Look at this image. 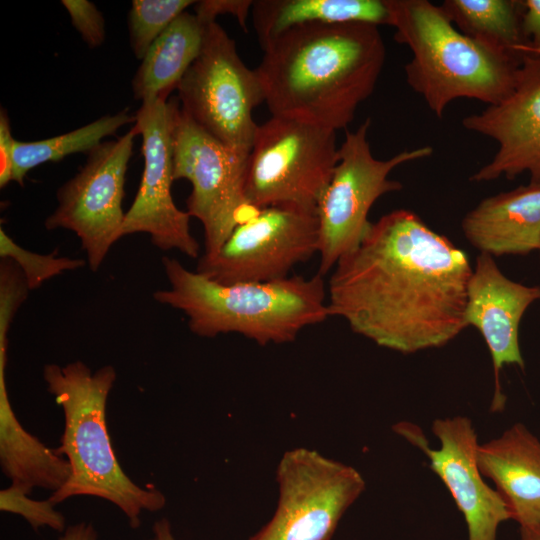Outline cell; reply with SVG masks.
Returning a JSON list of instances; mask_svg holds the SVG:
<instances>
[{"label": "cell", "mask_w": 540, "mask_h": 540, "mask_svg": "<svg viewBox=\"0 0 540 540\" xmlns=\"http://www.w3.org/2000/svg\"><path fill=\"white\" fill-rule=\"evenodd\" d=\"M251 13L262 48L278 35L298 26L389 24L385 0H258L254 1Z\"/></svg>", "instance_id": "20"}, {"label": "cell", "mask_w": 540, "mask_h": 540, "mask_svg": "<svg viewBox=\"0 0 540 540\" xmlns=\"http://www.w3.org/2000/svg\"><path fill=\"white\" fill-rule=\"evenodd\" d=\"M178 101L153 97L141 102L134 127L142 137L144 169L133 203L125 214L122 237L149 234L163 251L178 250L197 258L200 245L190 230V215L179 209L172 196V133Z\"/></svg>", "instance_id": "13"}, {"label": "cell", "mask_w": 540, "mask_h": 540, "mask_svg": "<svg viewBox=\"0 0 540 540\" xmlns=\"http://www.w3.org/2000/svg\"><path fill=\"white\" fill-rule=\"evenodd\" d=\"M520 540H540V524L520 526Z\"/></svg>", "instance_id": "33"}, {"label": "cell", "mask_w": 540, "mask_h": 540, "mask_svg": "<svg viewBox=\"0 0 540 540\" xmlns=\"http://www.w3.org/2000/svg\"><path fill=\"white\" fill-rule=\"evenodd\" d=\"M10 122L7 113L1 109L0 113V187H5L12 181L13 170V144Z\"/></svg>", "instance_id": "30"}, {"label": "cell", "mask_w": 540, "mask_h": 540, "mask_svg": "<svg viewBox=\"0 0 540 540\" xmlns=\"http://www.w3.org/2000/svg\"><path fill=\"white\" fill-rule=\"evenodd\" d=\"M370 124L367 118L356 130L346 132L337 165L316 208L318 273L322 276L360 244L377 199L402 189L399 181L389 178L392 170L433 154L431 146H422L403 150L387 160L376 159L368 141Z\"/></svg>", "instance_id": "7"}, {"label": "cell", "mask_w": 540, "mask_h": 540, "mask_svg": "<svg viewBox=\"0 0 540 540\" xmlns=\"http://www.w3.org/2000/svg\"><path fill=\"white\" fill-rule=\"evenodd\" d=\"M253 3L252 0H203L196 1L193 6L195 15L206 24L214 22L218 15L229 14L247 31V19Z\"/></svg>", "instance_id": "28"}, {"label": "cell", "mask_w": 540, "mask_h": 540, "mask_svg": "<svg viewBox=\"0 0 540 540\" xmlns=\"http://www.w3.org/2000/svg\"><path fill=\"white\" fill-rule=\"evenodd\" d=\"M61 3L83 41L90 48L102 45L105 40V21L96 6L87 0H62Z\"/></svg>", "instance_id": "27"}, {"label": "cell", "mask_w": 540, "mask_h": 540, "mask_svg": "<svg viewBox=\"0 0 540 540\" xmlns=\"http://www.w3.org/2000/svg\"><path fill=\"white\" fill-rule=\"evenodd\" d=\"M181 110L226 146L248 155L258 124L253 110L264 102L256 74L234 40L216 22L207 24L202 49L177 85Z\"/></svg>", "instance_id": "8"}, {"label": "cell", "mask_w": 540, "mask_h": 540, "mask_svg": "<svg viewBox=\"0 0 540 540\" xmlns=\"http://www.w3.org/2000/svg\"><path fill=\"white\" fill-rule=\"evenodd\" d=\"M136 117L129 109L113 115H104L97 120L52 138L24 142L14 140L12 181L23 185L28 171L46 162H57L64 157L78 153H89L107 136L114 135L126 124H135Z\"/></svg>", "instance_id": "23"}, {"label": "cell", "mask_w": 540, "mask_h": 540, "mask_svg": "<svg viewBox=\"0 0 540 540\" xmlns=\"http://www.w3.org/2000/svg\"><path fill=\"white\" fill-rule=\"evenodd\" d=\"M336 131L271 116L257 126L245 194L255 209L292 204L316 210L337 165Z\"/></svg>", "instance_id": "6"}, {"label": "cell", "mask_w": 540, "mask_h": 540, "mask_svg": "<svg viewBox=\"0 0 540 540\" xmlns=\"http://www.w3.org/2000/svg\"><path fill=\"white\" fill-rule=\"evenodd\" d=\"M539 255H540V250H539Z\"/></svg>", "instance_id": "34"}, {"label": "cell", "mask_w": 540, "mask_h": 540, "mask_svg": "<svg viewBox=\"0 0 540 540\" xmlns=\"http://www.w3.org/2000/svg\"><path fill=\"white\" fill-rule=\"evenodd\" d=\"M174 181L192 185L187 213L197 218L204 231L202 257L217 254L232 231L253 217L258 209L245 194L248 155L238 152L208 134L178 105L172 133Z\"/></svg>", "instance_id": "9"}, {"label": "cell", "mask_w": 540, "mask_h": 540, "mask_svg": "<svg viewBox=\"0 0 540 540\" xmlns=\"http://www.w3.org/2000/svg\"><path fill=\"white\" fill-rule=\"evenodd\" d=\"M207 24L195 13L183 12L154 41L132 79V91L141 102L165 97L198 57Z\"/></svg>", "instance_id": "21"}, {"label": "cell", "mask_w": 540, "mask_h": 540, "mask_svg": "<svg viewBox=\"0 0 540 540\" xmlns=\"http://www.w3.org/2000/svg\"><path fill=\"white\" fill-rule=\"evenodd\" d=\"M466 240L493 257L540 250V183L482 199L461 221Z\"/></svg>", "instance_id": "18"}, {"label": "cell", "mask_w": 540, "mask_h": 540, "mask_svg": "<svg viewBox=\"0 0 540 540\" xmlns=\"http://www.w3.org/2000/svg\"><path fill=\"white\" fill-rule=\"evenodd\" d=\"M439 5L466 36L519 60L527 54L522 0H444Z\"/></svg>", "instance_id": "22"}, {"label": "cell", "mask_w": 540, "mask_h": 540, "mask_svg": "<svg viewBox=\"0 0 540 540\" xmlns=\"http://www.w3.org/2000/svg\"><path fill=\"white\" fill-rule=\"evenodd\" d=\"M476 460L480 473L495 484L511 519L519 527L540 524V440L518 422L478 444Z\"/></svg>", "instance_id": "17"}, {"label": "cell", "mask_w": 540, "mask_h": 540, "mask_svg": "<svg viewBox=\"0 0 540 540\" xmlns=\"http://www.w3.org/2000/svg\"><path fill=\"white\" fill-rule=\"evenodd\" d=\"M318 238L316 210L266 206L235 227L215 256H201L195 271L225 284L283 279L318 253Z\"/></svg>", "instance_id": "12"}, {"label": "cell", "mask_w": 540, "mask_h": 540, "mask_svg": "<svg viewBox=\"0 0 540 540\" xmlns=\"http://www.w3.org/2000/svg\"><path fill=\"white\" fill-rule=\"evenodd\" d=\"M276 481L275 513L249 540H330L366 486L354 467L304 447L283 454Z\"/></svg>", "instance_id": "10"}, {"label": "cell", "mask_w": 540, "mask_h": 540, "mask_svg": "<svg viewBox=\"0 0 540 540\" xmlns=\"http://www.w3.org/2000/svg\"><path fill=\"white\" fill-rule=\"evenodd\" d=\"M148 540H176L167 518H161L153 524L152 536Z\"/></svg>", "instance_id": "32"}, {"label": "cell", "mask_w": 540, "mask_h": 540, "mask_svg": "<svg viewBox=\"0 0 540 540\" xmlns=\"http://www.w3.org/2000/svg\"><path fill=\"white\" fill-rule=\"evenodd\" d=\"M137 135L133 125L117 140L101 142L87 153L85 165L58 189L57 206L44 221L47 230L77 235L93 272L122 238L126 172Z\"/></svg>", "instance_id": "11"}, {"label": "cell", "mask_w": 540, "mask_h": 540, "mask_svg": "<svg viewBox=\"0 0 540 540\" xmlns=\"http://www.w3.org/2000/svg\"><path fill=\"white\" fill-rule=\"evenodd\" d=\"M16 486L0 491V509L3 512L18 514L24 517L34 529L48 526L56 531H65V518L54 508L49 500H35Z\"/></svg>", "instance_id": "26"}, {"label": "cell", "mask_w": 540, "mask_h": 540, "mask_svg": "<svg viewBox=\"0 0 540 540\" xmlns=\"http://www.w3.org/2000/svg\"><path fill=\"white\" fill-rule=\"evenodd\" d=\"M522 32L527 54L540 56V0H522Z\"/></svg>", "instance_id": "29"}, {"label": "cell", "mask_w": 540, "mask_h": 540, "mask_svg": "<svg viewBox=\"0 0 540 540\" xmlns=\"http://www.w3.org/2000/svg\"><path fill=\"white\" fill-rule=\"evenodd\" d=\"M540 300V286H527L509 279L494 257L479 253L468 283L465 321L482 335L492 358L495 392L493 412L502 411L506 397L500 371L505 365L525 368L519 344V327L525 311Z\"/></svg>", "instance_id": "16"}, {"label": "cell", "mask_w": 540, "mask_h": 540, "mask_svg": "<svg viewBox=\"0 0 540 540\" xmlns=\"http://www.w3.org/2000/svg\"><path fill=\"white\" fill-rule=\"evenodd\" d=\"M0 256L13 260L23 272L30 290L40 287L45 281L85 266L81 258L57 256V253L39 254L24 249L14 242L7 233L0 230Z\"/></svg>", "instance_id": "25"}, {"label": "cell", "mask_w": 540, "mask_h": 540, "mask_svg": "<svg viewBox=\"0 0 540 540\" xmlns=\"http://www.w3.org/2000/svg\"><path fill=\"white\" fill-rule=\"evenodd\" d=\"M170 287L153 293L156 302L182 311L200 337L237 333L259 345L293 342L306 327L329 317L327 287L319 273L264 282L220 283L163 256Z\"/></svg>", "instance_id": "3"}, {"label": "cell", "mask_w": 540, "mask_h": 540, "mask_svg": "<svg viewBox=\"0 0 540 540\" xmlns=\"http://www.w3.org/2000/svg\"><path fill=\"white\" fill-rule=\"evenodd\" d=\"M462 126L494 140L497 151L471 177V182L508 180L528 172L540 183V56L528 53L521 61L516 85L508 97L463 118Z\"/></svg>", "instance_id": "15"}, {"label": "cell", "mask_w": 540, "mask_h": 540, "mask_svg": "<svg viewBox=\"0 0 540 540\" xmlns=\"http://www.w3.org/2000/svg\"><path fill=\"white\" fill-rule=\"evenodd\" d=\"M59 540H98V535L92 524L79 522L67 527Z\"/></svg>", "instance_id": "31"}, {"label": "cell", "mask_w": 540, "mask_h": 540, "mask_svg": "<svg viewBox=\"0 0 540 540\" xmlns=\"http://www.w3.org/2000/svg\"><path fill=\"white\" fill-rule=\"evenodd\" d=\"M395 431L421 449L431 470L450 491L467 524L468 540H496L499 526L511 519L496 489L483 479L477 465V435L465 416L440 418L431 429L440 447L431 449L424 435L409 423H398Z\"/></svg>", "instance_id": "14"}, {"label": "cell", "mask_w": 540, "mask_h": 540, "mask_svg": "<svg viewBox=\"0 0 540 540\" xmlns=\"http://www.w3.org/2000/svg\"><path fill=\"white\" fill-rule=\"evenodd\" d=\"M192 0H134L128 13L130 45L142 60L154 41L180 14L194 5Z\"/></svg>", "instance_id": "24"}, {"label": "cell", "mask_w": 540, "mask_h": 540, "mask_svg": "<svg viewBox=\"0 0 540 540\" xmlns=\"http://www.w3.org/2000/svg\"><path fill=\"white\" fill-rule=\"evenodd\" d=\"M255 69L272 116L337 131L374 91L386 48L378 26L314 24L271 40Z\"/></svg>", "instance_id": "2"}, {"label": "cell", "mask_w": 540, "mask_h": 540, "mask_svg": "<svg viewBox=\"0 0 540 540\" xmlns=\"http://www.w3.org/2000/svg\"><path fill=\"white\" fill-rule=\"evenodd\" d=\"M395 40L412 57L404 66L409 87L441 118L454 100L488 105L513 91L521 61L460 32L440 5L428 0H385Z\"/></svg>", "instance_id": "5"}, {"label": "cell", "mask_w": 540, "mask_h": 540, "mask_svg": "<svg viewBox=\"0 0 540 540\" xmlns=\"http://www.w3.org/2000/svg\"><path fill=\"white\" fill-rule=\"evenodd\" d=\"M467 254L415 212L396 209L370 224L334 267L329 316L402 354L440 348L466 327Z\"/></svg>", "instance_id": "1"}, {"label": "cell", "mask_w": 540, "mask_h": 540, "mask_svg": "<svg viewBox=\"0 0 540 540\" xmlns=\"http://www.w3.org/2000/svg\"><path fill=\"white\" fill-rule=\"evenodd\" d=\"M7 341H0V465L16 486L30 494L35 488L53 492L65 485L70 465L27 431L11 405L6 384Z\"/></svg>", "instance_id": "19"}, {"label": "cell", "mask_w": 540, "mask_h": 540, "mask_svg": "<svg viewBox=\"0 0 540 540\" xmlns=\"http://www.w3.org/2000/svg\"><path fill=\"white\" fill-rule=\"evenodd\" d=\"M117 373L112 365L92 372L77 360L43 367V379L64 413V431L55 451L65 456L70 477L48 498L54 505L75 496H92L117 506L132 528L141 524L143 511L155 512L166 504L155 488L137 485L121 468L106 422V406Z\"/></svg>", "instance_id": "4"}]
</instances>
